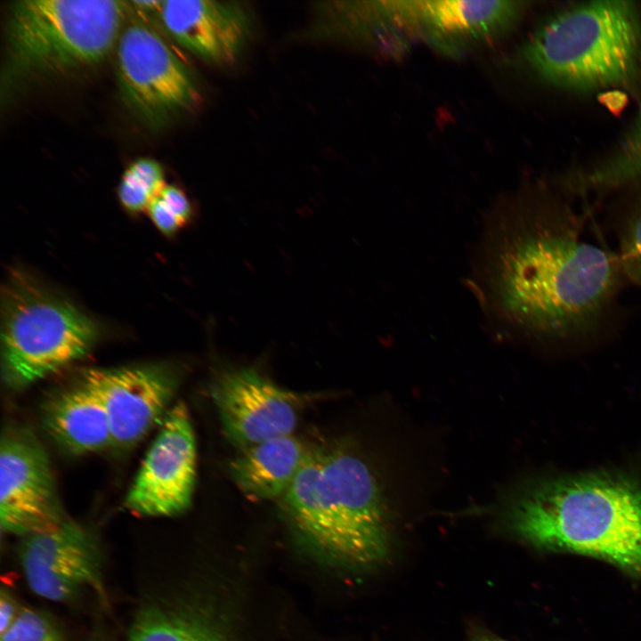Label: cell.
Here are the masks:
<instances>
[{"label": "cell", "mask_w": 641, "mask_h": 641, "mask_svg": "<svg viewBox=\"0 0 641 641\" xmlns=\"http://www.w3.org/2000/svg\"><path fill=\"white\" fill-rule=\"evenodd\" d=\"M473 286L508 334L571 340L598 326L618 288L620 261L592 242L570 209L512 202L485 223Z\"/></svg>", "instance_id": "6da1fadb"}, {"label": "cell", "mask_w": 641, "mask_h": 641, "mask_svg": "<svg viewBox=\"0 0 641 641\" xmlns=\"http://www.w3.org/2000/svg\"><path fill=\"white\" fill-rule=\"evenodd\" d=\"M503 520L532 546L610 562L641 578V485L613 474L540 481L505 500Z\"/></svg>", "instance_id": "7a4b0ae2"}, {"label": "cell", "mask_w": 641, "mask_h": 641, "mask_svg": "<svg viewBox=\"0 0 641 641\" xmlns=\"http://www.w3.org/2000/svg\"><path fill=\"white\" fill-rule=\"evenodd\" d=\"M280 506L296 534L336 561L369 566L389 552L386 499L371 467L349 449H307Z\"/></svg>", "instance_id": "3957f363"}, {"label": "cell", "mask_w": 641, "mask_h": 641, "mask_svg": "<svg viewBox=\"0 0 641 641\" xmlns=\"http://www.w3.org/2000/svg\"><path fill=\"white\" fill-rule=\"evenodd\" d=\"M522 55L543 80L569 90L622 85L641 69V19L627 1L588 2L542 21Z\"/></svg>", "instance_id": "277c9868"}, {"label": "cell", "mask_w": 641, "mask_h": 641, "mask_svg": "<svg viewBox=\"0 0 641 641\" xmlns=\"http://www.w3.org/2000/svg\"><path fill=\"white\" fill-rule=\"evenodd\" d=\"M96 323L23 271H13L2 295V368L6 384L23 388L85 356Z\"/></svg>", "instance_id": "5b68a950"}, {"label": "cell", "mask_w": 641, "mask_h": 641, "mask_svg": "<svg viewBox=\"0 0 641 641\" xmlns=\"http://www.w3.org/2000/svg\"><path fill=\"white\" fill-rule=\"evenodd\" d=\"M127 1L24 0L12 4L10 55L21 71H61L94 64L118 43Z\"/></svg>", "instance_id": "8992f818"}, {"label": "cell", "mask_w": 641, "mask_h": 641, "mask_svg": "<svg viewBox=\"0 0 641 641\" xmlns=\"http://www.w3.org/2000/svg\"><path fill=\"white\" fill-rule=\"evenodd\" d=\"M117 45L122 97L142 121L162 125L193 102L196 90L188 71L150 24L131 18Z\"/></svg>", "instance_id": "52a82bcc"}, {"label": "cell", "mask_w": 641, "mask_h": 641, "mask_svg": "<svg viewBox=\"0 0 641 641\" xmlns=\"http://www.w3.org/2000/svg\"><path fill=\"white\" fill-rule=\"evenodd\" d=\"M197 448L183 402L170 408L126 496V508L142 516H174L191 505Z\"/></svg>", "instance_id": "ba28073f"}, {"label": "cell", "mask_w": 641, "mask_h": 641, "mask_svg": "<svg viewBox=\"0 0 641 641\" xmlns=\"http://www.w3.org/2000/svg\"><path fill=\"white\" fill-rule=\"evenodd\" d=\"M64 521L50 462L29 432L8 428L0 445V522L22 538Z\"/></svg>", "instance_id": "9c48e42d"}, {"label": "cell", "mask_w": 641, "mask_h": 641, "mask_svg": "<svg viewBox=\"0 0 641 641\" xmlns=\"http://www.w3.org/2000/svg\"><path fill=\"white\" fill-rule=\"evenodd\" d=\"M80 377L100 398L118 448L135 445L165 419L180 380L166 364L89 369Z\"/></svg>", "instance_id": "30bf717a"}, {"label": "cell", "mask_w": 641, "mask_h": 641, "mask_svg": "<svg viewBox=\"0 0 641 641\" xmlns=\"http://www.w3.org/2000/svg\"><path fill=\"white\" fill-rule=\"evenodd\" d=\"M223 430L241 450L292 434L299 400L252 369L224 372L211 389Z\"/></svg>", "instance_id": "8fae6325"}, {"label": "cell", "mask_w": 641, "mask_h": 641, "mask_svg": "<svg viewBox=\"0 0 641 641\" xmlns=\"http://www.w3.org/2000/svg\"><path fill=\"white\" fill-rule=\"evenodd\" d=\"M19 556L30 589L54 602L73 598L85 587L97 588L100 550L93 535L79 524H59L23 537Z\"/></svg>", "instance_id": "7c38bea8"}, {"label": "cell", "mask_w": 641, "mask_h": 641, "mask_svg": "<svg viewBox=\"0 0 641 641\" xmlns=\"http://www.w3.org/2000/svg\"><path fill=\"white\" fill-rule=\"evenodd\" d=\"M521 1H402L406 28L421 32L435 46L455 52L507 33L518 21Z\"/></svg>", "instance_id": "4fadbf2b"}, {"label": "cell", "mask_w": 641, "mask_h": 641, "mask_svg": "<svg viewBox=\"0 0 641 641\" xmlns=\"http://www.w3.org/2000/svg\"><path fill=\"white\" fill-rule=\"evenodd\" d=\"M158 18L179 45L215 62L234 61L247 35L246 14L230 3L166 0Z\"/></svg>", "instance_id": "5bb4252c"}, {"label": "cell", "mask_w": 641, "mask_h": 641, "mask_svg": "<svg viewBox=\"0 0 641 641\" xmlns=\"http://www.w3.org/2000/svg\"><path fill=\"white\" fill-rule=\"evenodd\" d=\"M43 422L51 436L73 454H86L112 446L103 405L81 378L53 393L43 407Z\"/></svg>", "instance_id": "9a60e30c"}, {"label": "cell", "mask_w": 641, "mask_h": 641, "mask_svg": "<svg viewBox=\"0 0 641 641\" xmlns=\"http://www.w3.org/2000/svg\"><path fill=\"white\" fill-rule=\"evenodd\" d=\"M307 448L292 434L243 449L230 464L237 486L255 499H280L289 488Z\"/></svg>", "instance_id": "2e32d148"}, {"label": "cell", "mask_w": 641, "mask_h": 641, "mask_svg": "<svg viewBox=\"0 0 641 641\" xmlns=\"http://www.w3.org/2000/svg\"><path fill=\"white\" fill-rule=\"evenodd\" d=\"M127 641H221L199 618L160 605L142 608L133 621Z\"/></svg>", "instance_id": "e0dca14e"}, {"label": "cell", "mask_w": 641, "mask_h": 641, "mask_svg": "<svg viewBox=\"0 0 641 641\" xmlns=\"http://www.w3.org/2000/svg\"><path fill=\"white\" fill-rule=\"evenodd\" d=\"M641 177V108L620 148L603 164L580 178L586 190L613 189Z\"/></svg>", "instance_id": "ac0fdd59"}, {"label": "cell", "mask_w": 641, "mask_h": 641, "mask_svg": "<svg viewBox=\"0 0 641 641\" xmlns=\"http://www.w3.org/2000/svg\"><path fill=\"white\" fill-rule=\"evenodd\" d=\"M165 186L161 166L151 158H139L123 174L118 198L128 212L139 213L147 210Z\"/></svg>", "instance_id": "d6986e66"}, {"label": "cell", "mask_w": 641, "mask_h": 641, "mask_svg": "<svg viewBox=\"0 0 641 641\" xmlns=\"http://www.w3.org/2000/svg\"><path fill=\"white\" fill-rule=\"evenodd\" d=\"M1 634L0 641H64L62 633L51 617L37 609L24 607Z\"/></svg>", "instance_id": "ffe728a7"}, {"label": "cell", "mask_w": 641, "mask_h": 641, "mask_svg": "<svg viewBox=\"0 0 641 641\" xmlns=\"http://www.w3.org/2000/svg\"><path fill=\"white\" fill-rule=\"evenodd\" d=\"M617 256L622 272L641 284V200L622 222Z\"/></svg>", "instance_id": "44dd1931"}, {"label": "cell", "mask_w": 641, "mask_h": 641, "mask_svg": "<svg viewBox=\"0 0 641 641\" xmlns=\"http://www.w3.org/2000/svg\"><path fill=\"white\" fill-rule=\"evenodd\" d=\"M158 197L183 225L191 220L192 216L191 205L182 190L174 185L166 184Z\"/></svg>", "instance_id": "7402d4cb"}, {"label": "cell", "mask_w": 641, "mask_h": 641, "mask_svg": "<svg viewBox=\"0 0 641 641\" xmlns=\"http://www.w3.org/2000/svg\"><path fill=\"white\" fill-rule=\"evenodd\" d=\"M147 211L156 227L165 235H174L184 226L166 207L158 195L150 202Z\"/></svg>", "instance_id": "603a6c76"}, {"label": "cell", "mask_w": 641, "mask_h": 641, "mask_svg": "<svg viewBox=\"0 0 641 641\" xmlns=\"http://www.w3.org/2000/svg\"><path fill=\"white\" fill-rule=\"evenodd\" d=\"M20 609L11 592L7 588H2L0 593V633L11 626Z\"/></svg>", "instance_id": "cb8c5ba5"}, {"label": "cell", "mask_w": 641, "mask_h": 641, "mask_svg": "<svg viewBox=\"0 0 641 641\" xmlns=\"http://www.w3.org/2000/svg\"><path fill=\"white\" fill-rule=\"evenodd\" d=\"M163 1H129L128 5L131 10L140 14H158L159 15Z\"/></svg>", "instance_id": "d4e9b609"}, {"label": "cell", "mask_w": 641, "mask_h": 641, "mask_svg": "<svg viewBox=\"0 0 641 641\" xmlns=\"http://www.w3.org/2000/svg\"><path fill=\"white\" fill-rule=\"evenodd\" d=\"M472 641H506L500 637L484 632H477L474 635Z\"/></svg>", "instance_id": "484cf974"}]
</instances>
